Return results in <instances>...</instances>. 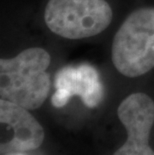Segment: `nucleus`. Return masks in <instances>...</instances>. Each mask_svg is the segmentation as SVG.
I'll list each match as a JSON object with an SVG mask.
<instances>
[{
    "mask_svg": "<svg viewBox=\"0 0 154 155\" xmlns=\"http://www.w3.org/2000/svg\"><path fill=\"white\" fill-rule=\"evenodd\" d=\"M110 59L126 78H138L153 70L154 5L137 7L124 18L113 35Z\"/></svg>",
    "mask_w": 154,
    "mask_h": 155,
    "instance_id": "2",
    "label": "nucleus"
},
{
    "mask_svg": "<svg viewBox=\"0 0 154 155\" xmlns=\"http://www.w3.org/2000/svg\"><path fill=\"white\" fill-rule=\"evenodd\" d=\"M51 104L55 108L67 105L73 96H79L88 108H96L104 96V88L96 69L88 63L66 65L54 75Z\"/></svg>",
    "mask_w": 154,
    "mask_h": 155,
    "instance_id": "5",
    "label": "nucleus"
},
{
    "mask_svg": "<svg viewBox=\"0 0 154 155\" xmlns=\"http://www.w3.org/2000/svg\"><path fill=\"white\" fill-rule=\"evenodd\" d=\"M7 155H23V154H20L19 152H17V153H9V154H7Z\"/></svg>",
    "mask_w": 154,
    "mask_h": 155,
    "instance_id": "7",
    "label": "nucleus"
},
{
    "mask_svg": "<svg viewBox=\"0 0 154 155\" xmlns=\"http://www.w3.org/2000/svg\"><path fill=\"white\" fill-rule=\"evenodd\" d=\"M51 54L41 46H29L11 57L0 58V97L28 110L41 107L53 80L48 69Z\"/></svg>",
    "mask_w": 154,
    "mask_h": 155,
    "instance_id": "1",
    "label": "nucleus"
},
{
    "mask_svg": "<svg viewBox=\"0 0 154 155\" xmlns=\"http://www.w3.org/2000/svg\"><path fill=\"white\" fill-rule=\"evenodd\" d=\"M117 116L125 128L127 139L113 155H154L149 144L154 125V100L135 92L126 96L117 108Z\"/></svg>",
    "mask_w": 154,
    "mask_h": 155,
    "instance_id": "4",
    "label": "nucleus"
},
{
    "mask_svg": "<svg viewBox=\"0 0 154 155\" xmlns=\"http://www.w3.org/2000/svg\"><path fill=\"white\" fill-rule=\"evenodd\" d=\"M30 110L5 99H0L2 154L35 150L43 143L44 128L32 115Z\"/></svg>",
    "mask_w": 154,
    "mask_h": 155,
    "instance_id": "6",
    "label": "nucleus"
},
{
    "mask_svg": "<svg viewBox=\"0 0 154 155\" xmlns=\"http://www.w3.org/2000/svg\"><path fill=\"white\" fill-rule=\"evenodd\" d=\"M113 19V8L107 0H47L43 10L46 28L66 40L96 37Z\"/></svg>",
    "mask_w": 154,
    "mask_h": 155,
    "instance_id": "3",
    "label": "nucleus"
}]
</instances>
